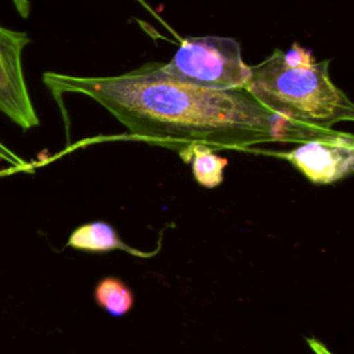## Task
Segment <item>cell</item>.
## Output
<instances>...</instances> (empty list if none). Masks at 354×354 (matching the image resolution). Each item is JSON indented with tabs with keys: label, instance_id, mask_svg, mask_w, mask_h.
<instances>
[{
	"label": "cell",
	"instance_id": "1",
	"mask_svg": "<svg viewBox=\"0 0 354 354\" xmlns=\"http://www.w3.org/2000/svg\"><path fill=\"white\" fill-rule=\"evenodd\" d=\"M55 95L93 98L136 140L184 149L203 144L213 151L246 149L266 142H304L330 130L285 119L259 104L243 87L203 88L184 83L149 62L118 76L43 75Z\"/></svg>",
	"mask_w": 354,
	"mask_h": 354
},
{
	"label": "cell",
	"instance_id": "2",
	"mask_svg": "<svg viewBox=\"0 0 354 354\" xmlns=\"http://www.w3.org/2000/svg\"><path fill=\"white\" fill-rule=\"evenodd\" d=\"M329 59L310 68H286L281 50L250 66L243 88L266 109L315 129L330 130L354 119V105L329 77Z\"/></svg>",
	"mask_w": 354,
	"mask_h": 354
},
{
	"label": "cell",
	"instance_id": "3",
	"mask_svg": "<svg viewBox=\"0 0 354 354\" xmlns=\"http://www.w3.org/2000/svg\"><path fill=\"white\" fill-rule=\"evenodd\" d=\"M162 69L184 83L213 90L241 88L250 76L239 43L221 36L184 39Z\"/></svg>",
	"mask_w": 354,
	"mask_h": 354
},
{
	"label": "cell",
	"instance_id": "4",
	"mask_svg": "<svg viewBox=\"0 0 354 354\" xmlns=\"http://www.w3.org/2000/svg\"><path fill=\"white\" fill-rule=\"evenodd\" d=\"M275 155L290 162L313 184L326 185L353 173L354 137L332 129L321 137L300 142L292 151Z\"/></svg>",
	"mask_w": 354,
	"mask_h": 354
},
{
	"label": "cell",
	"instance_id": "5",
	"mask_svg": "<svg viewBox=\"0 0 354 354\" xmlns=\"http://www.w3.org/2000/svg\"><path fill=\"white\" fill-rule=\"evenodd\" d=\"M28 43L26 33L0 26V111L22 130L40 123L22 69V51Z\"/></svg>",
	"mask_w": 354,
	"mask_h": 354
},
{
	"label": "cell",
	"instance_id": "6",
	"mask_svg": "<svg viewBox=\"0 0 354 354\" xmlns=\"http://www.w3.org/2000/svg\"><path fill=\"white\" fill-rule=\"evenodd\" d=\"M68 246H72L77 250H87V252H109L115 249L124 250L137 257H151L156 254V250L152 252H142L126 245L115 231L112 225L104 221H94L87 223L77 227L68 239Z\"/></svg>",
	"mask_w": 354,
	"mask_h": 354
},
{
	"label": "cell",
	"instance_id": "7",
	"mask_svg": "<svg viewBox=\"0 0 354 354\" xmlns=\"http://www.w3.org/2000/svg\"><path fill=\"white\" fill-rule=\"evenodd\" d=\"M180 158L192 165V174L198 184L205 188H216L224 180V169L228 165L225 158L214 153V151L203 144H191L178 151Z\"/></svg>",
	"mask_w": 354,
	"mask_h": 354
},
{
	"label": "cell",
	"instance_id": "8",
	"mask_svg": "<svg viewBox=\"0 0 354 354\" xmlns=\"http://www.w3.org/2000/svg\"><path fill=\"white\" fill-rule=\"evenodd\" d=\"M95 303L113 317H122L130 311L134 304V296L130 288L116 277L101 279L94 290Z\"/></svg>",
	"mask_w": 354,
	"mask_h": 354
},
{
	"label": "cell",
	"instance_id": "9",
	"mask_svg": "<svg viewBox=\"0 0 354 354\" xmlns=\"http://www.w3.org/2000/svg\"><path fill=\"white\" fill-rule=\"evenodd\" d=\"M281 61L286 68H292V69L310 68L317 62L313 55V51L310 48L300 46L296 41L286 51L281 50Z\"/></svg>",
	"mask_w": 354,
	"mask_h": 354
},
{
	"label": "cell",
	"instance_id": "10",
	"mask_svg": "<svg viewBox=\"0 0 354 354\" xmlns=\"http://www.w3.org/2000/svg\"><path fill=\"white\" fill-rule=\"evenodd\" d=\"M0 160H4L7 163H10L11 166L21 169V170H28L29 166L28 163H25L17 153H14L10 148H7L4 144L0 142Z\"/></svg>",
	"mask_w": 354,
	"mask_h": 354
},
{
	"label": "cell",
	"instance_id": "11",
	"mask_svg": "<svg viewBox=\"0 0 354 354\" xmlns=\"http://www.w3.org/2000/svg\"><path fill=\"white\" fill-rule=\"evenodd\" d=\"M306 340H307L308 347H310L315 354H332V353L324 346V343H321L319 340H317V339H314V337H307Z\"/></svg>",
	"mask_w": 354,
	"mask_h": 354
}]
</instances>
